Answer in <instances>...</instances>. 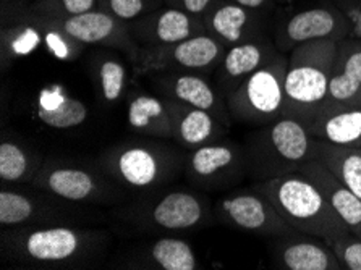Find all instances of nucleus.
<instances>
[{"label": "nucleus", "instance_id": "obj_1", "mask_svg": "<svg viewBox=\"0 0 361 270\" xmlns=\"http://www.w3.org/2000/svg\"><path fill=\"white\" fill-rule=\"evenodd\" d=\"M111 235L92 225L12 227L0 233L4 261L37 269H90L102 262Z\"/></svg>", "mask_w": 361, "mask_h": 270}, {"label": "nucleus", "instance_id": "obj_2", "mask_svg": "<svg viewBox=\"0 0 361 270\" xmlns=\"http://www.w3.org/2000/svg\"><path fill=\"white\" fill-rule=\"evenodd\" d=\"M316 141L308 125L293 117L258 126L243 145L248 178L259 183L298 172L305 162L314 159Z\"/></svg>", "mask_w": 361, "mask_h": 270}, {"label": "nucleus", "instance_id": "obj_3", "mask_svg": "<svg viewBox=\"0 0 361 270\" xmlns=\"http://www.w3.org/2000/svg\"><path fill=\"white\" fill-rule=\"evenodd\" d=\"M255 186L269 197L290 228L318 236L329 245L352 233L321 191L300 172L259 181Z\"/></svg>", "mask_w": 361, "mask_h": 270}, {"label": "nucleus", "instance_id": "obj_4", "mask_svg": "<svg viewBox=\"0 0 361 270\" xmlns=\"http://www.w3.org/2000/svg\"><path fill=\"white\" fill-rule=\"evenodd\" d=\"M117 216L136 231H185L216 223L209 197L187 188L143 191Z\"/></svg>", "mask_w": 361, "mask_h": 270}, {"label": "nucleus", "instance_id": "obj_5", "mask_svg": "<svg viewBox=\"0 0 361 270\" xmlns=\"http://www.w3.org/2000/svg\"><path fill=\"white\" fill-rule=\"evenodd\" d=\"M185 157L161 141H127L104 151L97 165L127 191H149L177 178Z\"/></svg>", "mask_w": 361, "mask_h": 270}, {"label": "nucleus", "instance_id": "obj_6", "mask_svg": "<svg viewBox=\"0 0 361 270\" xmlns=\"http://www.w3.org/2000/svg\"><path fill=\"white\" fill-rule=\"evenodd\" d=\"M338 41L321 39L288 52L286 71V117L308 125L324 107Z\"/></svg>", "mask_w": 361, "mask_h": 270}, {"label": "nucleus", "instance_id": "obj_7", "mask_svg": "<svg viewBox=\"0 0 361 270\" xmlns=\"http://www.w3.org/2000/svg\"><path fill=\"white\" fill-rule=\"evenodd\" d=\"M101 219L96 206L62 200L32 185L2 183L0 190V225L4 228L94 225Z\"/></svg>", "mask_w": 361, "mask_h": 270}, {"label": "nucleus", "instance_id": "obj_8", "mask_svg": "<svg viewBox=\"0 0 361 270\" xmlns=\"http://www.w3.org/2000/svg\"><path fill=\"white\" fill-rule=\"evenodd\" d=\"M62 200L85 206H116L128 201V191L114 181L99 165L51 159L31 183Z\"/></svg>", "mask_w": 361, "mask_h": 270}, {"label": "nucleus", "instance_id": "obj_9", "mask_svg": "<svg viewBox=\"0 0 361 270\" xmlns=\"http://www.w3.org/2000/svg\"><path fill=\"white\" fill-rule=\"evenodd\" d=\"M288 54H281L269 65L248 76L226 97L232 120L262 126L286 117V71Z\"/></svg>", "mask_w": 361, "mask_h": 270}, {"label": "nucleus", "instance_id": "obj_10", "mask_svg": "<svg viewBox=\"0 0 361 270\" xmlns=\"http://www.w3.org/2000/svg\"><path fill=\"white\" fill-rule=\"evenodd\" d=\"M350 30L345 16L332 0H321L318 4L302 7H277L272 21V41L283 54L293 51L310 41L348 37Z\"/></svg>", "mask_w": 361, "mask_h": 270}, {"label": "nucleus", "instance_id": "obj_11", "mask_svg": "<svg viewBox=\"0 0 361 270\" xmlns=\"http://www.w3.org/2000/svg\"><path fill=\"white\" fill-rule=\"evenodd\" d=\"M226 51V44L209 32H201L171 46L140 49L133 71L136 75L198 73L207 76L217 70Z\"/></svg>", "mask_w": 361, "mask_h": 270}, {"label": "nucleus", "instance_id": "obj_12", "mask_svg": "<svg viewBox=\"0 0 361 270\" xmlns=\"http://www.w3.org/2000/svg\"><path fill=\"white\" fill-rule=\"evenodd\" d=\"M183 173L191 185L204 191L232 190L248 178L243 146L226 137L191 149Z\"/></svg>", "mask_w": 361, "mask_h": 270}, {"label": "nucleus", "instance_id": "obj_13", "mask_svg": "<svg viewBox=\"0 0 361 270\" xmlns=\"http://www.w3.org/2000/svg\"><path fill=\"white\" fill-rule=\"evenodd\" d=\"M212 214L216 223L269 238L290 233L293 230L277 212L269 197L256 186L232 191L219 197L212 202Z\"/></svg>", "mask_w": 361, "mask_h": 270}, {"label": "nucleus", "instance_id": "obj_14", "mask_svg": "<svg viewBox=\"0 0 361 270\" xmlns=\"http://www.w3.org/2000/svg\"><path fill=\"white\" fill-rule=\"evenodd\" d=\"M65 35L83 46H99L122 54L133 67L138 60L140 47L130 35L128 25L97 8L92 12L68 16V18H49Z\"/></svg>", "mask_w": 361, "mask_h": 270}, {"label": "nucleus", "instance_id": "obj_15", "mask_svg": "<svg viewBox=\"0 0 361 270\" xmlns=\"http://www.w3.org/2000/svg\"><path fill=\"white\" fill-rule=\"evenodd\" d=\"M274 13L258 12L231 0H219L202 16L206 31L227 47L272 37Z\"/></svg>", "mask_w": 361, "mask_h": 270}, {"label": "nucleus", "instance_id": "obj_16", "mask_svg": "<svg viewBox=\"0 0 361 270\" xmlns=\"http://www.w3.org/2000/svg\"><path fill=\"white\" fill-rule=\"evenodd\" d=\"M0 23V57L5 73L16 60L42 47L39 16L32 12L31 4L21 0H2Z\"/></svg>", "mask_w": 361, "mask_h": 270}, {"label": "nucleus", "instance_id": "obj_17", "mask_svg": "<svg viewBox=\"0 0 361 270\" xmlns=\"http://www.w3.org/2000/svg\"><path fill=\"white\" fill-rule=\"evenodd\" d=\"M128 30L140 49L171 46L187 37L207 32L201 18L167 5L131 21Z\"/></svg>", "mask_w": 361, "mask_h": 270}, {"label": "nucleus", "instance_id": "obj_18", "mask_svg": "<svg viewBox=\"0 0 361 270\" xmlns=\"http://www.w3.org/2000/svg\"><path fill=\"white\" fill-rule=\"evenodd\" d=\"M152 85L164 97L211 112L222 123L231 126L232 115L228 112L226 97L222 96L217 86H212L207 81L204 75L157 73L152 80Z\"/></svg>", "mask_w": 361, "mask_h": 270}, {"label": "nucleus", "instance_id": "obj_19", "mask_svg": "<svg viewBox=\"0 0 361 270\" xmlns=\"http://www.w3.org/2000/svg\"><path fill=\"white\" fill-rule=\"evenodd\" d=\"M272 257L283 270H342L332 245L298 230L276 236Z\"/></svg>", "mask_w": 361, "mask_h": 270}, {"label": "nucleus", "instance_id": "obj_20", "mask_svg": "<svg viewBox=\"0 0 361 270\" xmlns=\"http://www.w3.org/2000/svg\"><path fill=\"white\" fill-rule=\"evenodd\" d=\"M281 54L283 52L279 51L272 37L227 47L221 65L214 71L216 86L222 92V96L227 97L248 76L269 65Z\"/></svg>", "mask_w": 361, "mask_h": 270}, {"label": "nucleus", "instance_id": "obj_21", "mask_svg": "<svg viewBox=\"0 0 361 270\" xmlns=\"http://www.w3.org/2000/svg\"><path fill=\"white\" fill-rule=\"evenodd\" d=\"M361 86V41L355 37H343L338 41L336 60L329 81V91L324 110L348 107L357 97Z\"/></svg>", "mask_w": 361, "mask_h": 270}, {"label": "nucleus", "instance_id": "obj_22", "mask_svg": "<svg viewBox=\"0 0 361 270\" xmlns=\"http://www.w3.org/2000/svg\"><path fill=\"white\" fill-rule=\"evenodd\" d=\"M321 191L329 206L338 214L352 233H361V197L343 185L324 164L316 159L305 162L298 170Z\"/></svg>", "mask_w": 361, "mask_h": 270}, {"label": "nucleus", "instance_id": "obj_23", "mask_svg": "<svg viewBox=\"0 0 361 270\" xmlns=\"http://www.w3.org/2000/svg\"><path fill=\"white\" fill-rule=\"evenodd\" d=\"M171 113L172 140L190 151L222 140L228 130V126L222 123L216 115L202 109L187 106V104L171 101Z\"/></svg>", "mask_w": 361, "mask_h": 270}, {"label": "nucleus", "instance_id": "obj_24", "mask_svg": "<svg viewBox=\"0 0 361 270\" xmlns=\"http://www.w3.org/2000/svg\"><path fill=\"white\" fill-rule=\"evenodd\" d=\"M32 110L37 120L47 128L72 130L90 118V107L78 97L65 92L60 86L41 90L35 99Z\"/></svg>", "mask_w": 361, "mask_h": 270}, {"label": "nucleus", "instance_id": "obj_25", "mask_svg": "<svg viewBox=\"0 0 361 270\" xmlns=\"http://www.w3.org/2000/svg\"><path fill=\"white\" fill-rule=\"evenodd\" d=\"M44 162L42 154L30 142L4 131L0 141V181L4 185H31Z\"/></svg>", "mask_w": 361, "mask_h": 270}, {"label": "nucleus", "instance_id": "obj_26", "mask_svg": "<svg viewBox=\"0 0 361 270\" xmlns=\"http://www.w3.org/2000/svg\"><path fill=\"white\" fill-rule=\"evenodd\" d=\"M127 125L138 135L172 140L171 101L164 96L138 92L128 101Z\"/></svg>", "mask_w": 361, "mask_h": 270}, {"label": "nucleus", "instance_id": "obj_27", "mask_svg": "<svg viewBox=\"0 0 361 270\" xmlns=\"http://www.w3.org/2000/svg\"><path fill=\"white\" fill-rule=\"evenodd\" d=\"M131 269L152 270H198L200 262L188 241L175 236H162L138 252Z\"/></svg>", "mask_w": 361, "mask_h": 270}, {"label": "nucleus", "instance_id": "obj_28", "mask_svg": "<svg viewBox=\"0 0 361 270\" xmlns=\"http://www.w3.org/2000/svg\"><path fill=\"white\" fill-rule=\"evenodd\" d=\"M308 128L321 141L361 147V106L324 110L311 120Z\"/></svg>", "mask_w": 361, "mask_h": 270}, {"label": "nucleus", "instance_id": "obj_29", "mask_svg": "<svg viewBox=\"0 0 361 270\" xmlns=\"http://www.w3.org/2000/svg\"><path fill=\"white\" fill-rule=\"evenodd\" d=\"M91 76L99 101L112 106L125 96L130 70L122 57L111 52H97L91 62Z\"/></svg>", "mask_w": 361, "mask_h": 270}, {"label": "nucleus", "instance_id": "obj_30", "mask_svg": "<svg viewBox=\"0 0 361 270\" xmlns=\"http://www.w3.org/2000/svg\"><path fill=\"white\" fill-rule=\"evenodd\" d=\"M314 159L324 164L343 185L361 197V147L338 146L318 140Z\"/></svg>", "mask_w": 361, "mask_h": 270}, {"label": "nucleus", "instance_id": "obj_31", "mask_svg": "<svg viewBox=\"0 0 361 270\" xmlns=\"http://www.w3.org/2000/svg\"><path fill=\"white\" fill-rule=\"evenodd\" d=\"M39 23L42 30V47H46V51L52 57L63 60V62H70V60L78 59L81 52L85 51L83 44L76 42L65 35L52 20L46 18V16H39Z\"/></svg>", "mask_w": 361, "mask_h": 270}, {"label": "nucleus", "instance_id": "obj_32", "mask_svg": "<svg viewBox=\"0 0 361 270\" xmlns=\"http://www.w3.org/2000/svg\"><path fill=\"white\" fill-rule=\"evenodd\" d=\"M32 12L46 18H68L99 8V0H32Z\"/></svg>", "mask_w": 361, "mask_h": 270}, {"label": "nucleus", "instance_id": "obj_33", "mask_svg": "<svg viewBox=\"0 0 361 270\" xmlns=\"http://www.w3.org/2000/svg\"><path fill=\"white\" fill-rule=\"evenodd\" d=\"M164 5H166L164 0H99L101 10L127 25Z\"/></svg>", "mask_w": 361, "mask_h": 270}, {"label": "nucleus", "instance_id": "obj_34", "mask_svg": "<svg viewBox=\"0 0 361 270\" xmlns=\"http://www.w3.org/2000/svg\"><path fill=\"white\" fill-rule=\"evenodd\" d=\"M332 250L342 264V269L361 270V236L348 233L332 245Z\"/></svg>", "mask_w": 361, "mask_h": 270}, {"label": "nucleus", "instance_id": "obj_35", "mask_svg": "<svg viewBox=\"0 0 361 270\" xmlns=\"http://www.w3.org/2000/svg\"><path fill=\"white\" fill-rule=\"evenodd\" d=\"M345 16L350 37L361 41V0H332Z\"/></svg>", "mask_w": 361, "mask_h": 270}, {"label": "nucleus", "instance_id": "obj_36", "mask_svg": "<svg viewBox=\"0 0 361 270\" xmlns=\"http://www.w3.org/2000/svg\"><path fill=\"white\" fill-rule=\"evenodd\" d=\"M164 2L167 7L182 10L185 13L202 20V16L209 12L219 0H164Z\"/></svg>", "mask_w": 361, "mask_h": 270}, {"label": "nucleus", "instance_id": "obj_37", "mask_svg": "<svg viewBox=\"0 0 361 270\" xmlns=\"http://www.w3.org/2000/svg\"><path fill=\"white\" fill-rule=\"evenodd\" d=\"M238 5H243V7L258 10V12H266V13H274L277 10L276 0H231Z\"/></svg>", "mask_w": 361, "mask_h": 270}, {"label": "nucleus", "instance_id": "obj_38", "mask_svg": "<svg viewBox=\"0 0 361 270\" xmlns=\"http://www.w3.org/2000/svg\"><path fill=\"white\" fill-rule=\"evenodd\" d=\"M305 0H276L277 7H288V5H295V4H302Z\"/></svg>", "mask_w": 361, "mask_h": 270}, {"label": "nucleus", "instance_id": "obj_39", "mask_svg": "<svg viewBox=\"0 0 361 270\" xmlns=\"http://www.w3.org/2000/svg\"><path fill=\"white\" fill-rule=\"evenodd\" d=\"M352 106H361V86H360V91H358L357 97H355V101L352 102Z\"/></svg>", "mask_w": 361, "mask_h": 270}, {"label": "nucleus", "instance_id": "obj_40", "mask_svg": "<svg viewBox=\"0 0 361 270\" xmlns=\"http://www.w3.org/2000/svg\"><path fill=\"white\" fill-rule=\"evenodd\" d=\"M21 2H26V4H31L32 0H21Z\"/></svg>", "mask_w": 361, "mask_h": 270}, {"label": "nucleus", "instance_id": "obj_41", "mask_svg": "<svg viewBox=\"0 0 361 270\" xmlns=\"http://www.w3.org/2000/svg\"><path fill=\"white\" fill-rule=\"evenodd\" d=\"M360 236H361V233H360Z\"/></svg>", "mask_w": 361, "mask_h": 270}]
</instances>
